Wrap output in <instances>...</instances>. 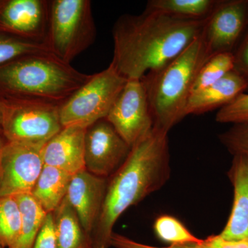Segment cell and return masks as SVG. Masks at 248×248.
Masks as SVG:
<instances>
[{"instance_id": "e0dca14e", "label": "cell", "mask_w": 248, "mask_h": 248, "mask_svg": "<svg viewBox=\"0 0 248 248\" xmlns=\"http://www.w3.org/2000/svg\"><path fill=\"white\" fill-rule=\"evenodd\" d=\"M72 176L56 168L44 166L31 194L46 213H53L64 200Z\"/></svg>"}, {"instance_id": "d6986e66", "label": "cell", "mask_w": 248, "mask_h": 248, "mask_svg": "<svg viewBox=\"0 0 248 248\" xmlns=\"http://www.w3.org/2000/svg\"><path fill=\"white\" fill-rule=\"evenodd\" d=\"M22 215V225L17 239L9 248H32L48 214L31 193L15 196Z\"/></svg>"}, {"instance_id": "9a60e30c", "label": "cell", "mask_w": 248, "mask_h": 248, "mask_svg": "<svg viewBox=\"0 0 248 248\" xmlns=\"http://www.w3.org/2000/svg\"><path fill=\"white\" fill-rule=\"evenodd\" d=\"M228 177L234 187V200L231 215L220 233L231 241L248 239V155H233Z\"/></svg>"}, {"instance_id": "5bb4252c", "label": "cell", "mask_w": 248, "mask_h": 248, "mask_svg": "<svg viewBox=\"0 0 248 248\" xmlns=\"http://www.w3.org/2000/svg\"><path fill=\"white\" fill-rule=\"evenodd\" d=\"M86 129L63 127L45 143L42 149L44 164L62 170L71 175L84 170Z\"/></svg>"}, {"instance_id": "4fadbf2b", "label": "cell", "mask_w": 248, "mask_h": 248, "mask_svg": "<svg viewBox=\"0 0 248 248\" xmlns=\"http://www.w3.org/2000/svg\"><path fill=\"white\" fill-rule=\"evenodd\" d=\"M107 184L108 178L94 175L86 170L72 176L66 198L90 240L102 211Z\"/></svg>"}, {"instance_id": "f546056e", "label": "cell", "mask_w": 248, "mask_h": 248, "mask_svg": "<svg viewBox=\"0 0 248 248\" xmlns=\"http://www.w3.org/2000/svg\"><path fill=\"white\" fill-rule=\"evenodd\" d=\"M110 246L114 248H195V245H182V246H170L169 247L159 248L149 246L114 232L111 236Z\"/></svg>"}, {"instance_id": "83f0119b", "label": "cell", "mask_w": 248, "mask_h": 248, "mask_svg": "<svg viewBox=\"0 0 248 248\" xmlns=\"http://www.w3.org/2000/svg\"><path fill=\"white\" fill-rule=\"evenodd\" d=\"M195 248H248V239L241 241H231L222 237L220 234L210 235L202 239Z\"/></svg>"}, {"instance_id": "ffe728a7", "label": "cell", "mask_w": 248, "mask_h": 248, "mask_svg": "<svg viewBox=\"0 0 248 248\" xmlns=\"http://www.w3.org/2000/svg\"><path fill=\"white\" fill-rule=\"evenodd\" d=\"M218 2L217 0H150L146 9L181 19L201 20L209 17Z\"/></svg>"}, {"instance_id": "6da1fadb", "label": "cell", "mask_w": 248, "mask_h": 248, "mask_svg": "<svg viewBox=\"0 0 248 248\" xmlns=\"http://www.w3.org/2000/svg\"><path fill=\"white\" fill-rule=\"evenodd\" d=\"M207 19H181L146 9L141 14L122 15L112 28L110 63L127 79H141L172 61L200 37Z\"/></svg>"}, {"instance_id": "d6a6232c", "label": "cell", "mask_w": 248, "mask_h": 248, "mask_svg": "<svg viewBox=\"0 0 248 248\" xmlns=\"http://www.w3.org/2000/svg\"><path fill=\"white\" fill-rule=\"evenodd\" d=\"M0 248H4V247H3L2 246H1V244H0Z\"/></svg>"}, {"instance_id": "8fae6325", "label": "cell", "mask_w": 248, "mask_h": 248, "mask_svg": "<svg viewBox=\"0 0 248 248\" xmlns=\"http://www.w3.org/2000/svg\"><path fill=\"white\" fill-rule=\"evenodd\" d=\"M248 27V0H221L202 35L212 55L234 53Z\"/></svg>"}, {"instance_id": "836d02e7", "label": "cell", "mask_w": 248, "mask_h": 248, "mask_svg": "<svg viewBox=\"0 0 248 248\" xmlns=\"http://www.w3.org/2000/svg\"><path fill=\"white\" fill-rule=\"evenodd\" d=\"M88 248H92V247H91V246H90V247H89Z\"/></svg>"}, {"instance_id": "8992f818", "label": "cell", "mask_w": 248, "mask_h": 248, "mask_svg": "<svg viewBox=\"0 0 248 248\" xmlns=\"http://www.w3.org/2000/svg\"><path fill=\"white\" fill-rule=\"evenodd\" d=\"M127 81L111 63L104 71L92 75L86 84L60 106L62 126L88 128L107 118Z\"/></svg>"}, {"instance_id": "2e32d148", "label": "cell", "mask_w": 248, "mask_h": 248, "mask_svg": "<svg viewBox=\"0 0 248 248\" xmlns=\"http://www.w3.org/2000/svg\"><path fill=\"white\" fill-rule=\"evenodd\" d=\"M245 80L234 70L217 82L191 94L186 115H200L225 107L247 91Z\"/></svg>"}, {"instance_id": "3957f363", "label": "cell", "mask_w": 248, "mask_h": 248, "mask_svg": "<svg viewBox=\"0 0 248 248\" xmlns=\"http://www.w3.org/2000/svg\"><path fill=\"white\" fill-rule=\"evenodd\" d=\"M91 76L50 53L24 55L0 65V97L61 106Z\"/></svg>"}, {"instance_id": "5b68a950", "label": "cell", "mask_w": 248, "mask_h": 248, "mask_svg": "<svg viewBox=\"0 0 248 248\" xmlns=\"http://www.w3.org/2000/svg\"><path fill=\"white\" fill-rule=\"evenodd\" d=\"M97 29L90 0L49 1L45 45L54 56L66 63L93 45Z\"/></svg>"}, {"instance_id": "7c38bea8", "label": "cell", "mask_w": 248, "mask_h": 248, "mask_svg": "<svg viewBox=\"0 0 248 248\" xmlns=\"http://www.w3.org/2000/svg\"><path fill=\"white\" fill-rule=\"evenodd\" d=\"M49 1L0 0V32L45 45L48 30Z\"/></svg>"}, {"instance_id": "603a6c76", "label": "cell", "mask_w": 248, "mask_h": 248, "mask_svg": "<svg viewBox=\"0 0 248 248\" xmlns=\"http://www.w3.org/2000/svg\"><path fill=\"white\" fill-rule=\"evenodd\" d=\"M233 53H221L212 55L201 68L192 93L205 89L217 82L234 70Z\"/></svg>"}, {"instance_id": "52a82bcc", "label": "cell", "mask_w": 248, "mask_h": 248, "mask_svg": "<svg viewBox=\"0 0 248 248\" xmlns=\"http://www.w3.org/2000/svg\"><path fill=\"white\" fill-rule=\"evenodd\" d=\"M60 106L0 97L2 136L7 141L45 144L63 128Z\"/></svg>"}, {"instance_id": "9c48e42d", "label": "cell", "mask_w": 248, "mask_h": 248, "mask_svg": "<svg viewBox=\"0 0 248 248\" xmlns=\"http://www.w3.org/2000/svg\"><path fill=\"white\" fill-rule=\"evenodd\" d=\"M106 120L131 148L151 131L154 122L142 79H128Z\"/></svg>"}, {"instance_id": "1f68e13d", "label": "cell", "mask_w": 248, "mask_h": 248, "mask_svg": "<svg viewBox=\"0 0 248 248\" xmlns=\"http://www.w3.org/2000/svg\"><path fill=\"white\" fill-rule=\"evenodd\" d=\"M0 136H2V128H1V115L0 111ZM3 137V136H2Z\"/></svg>"}, {"instance_id": "d4e9b609", "label": "cell", "mask_w": 248, "mask_h": 248, "mask_svg": "<svg viewBox=\"0 0 248 248\" xmlns=\"http://www.w3.org/2000/svg\"><path fill=\"white\" fill-rule=\"evenodd\" d=\"M215 120L221 124H248V93L240 94L217 112Z\"/></svg>"}, {"instance_id": "4dcf8cb0", "label": "cell", "mask_w": 248, "mask_h": 248, "mask_svg": "<svg viewBox=\"0 0 248 248\" xmlns=\"http://www.w3.org/2000/svg\"><path fill=\"white\" fill-rule=\"evenodd\" d=\"M6 142V140L2 136H0V158H1V153Z\"/></svg>"}, {"instance_id": "484cf974", "label": "cell", "mask_w": 248, "mask_h": 248, "mask_svg": "<svg viewBox=\"0 0 248 248\" xmlns=\"http://www.w3.org/2000/svg\"><path fill=\"white\" fill-rule=\"evenodd\" d=\"M219 140L232 155H248V124H234L219 135Z\"/></svg>"}, {"instance_id": "ac0fdd59", "label": "cell", "mask_w": 248, "mask_h": 248, "mask_svg": "<svg viewBox=\"0 0 248 248\" xmlns=\"http://www.w3.org/2000/svg\"><path fill=\"white\" fill-rule=\"evenodd\" d=\"M57 248H88L91 240L66 197L52 213Z\"/></svg>"}, {"instance_id": "7402d4cb", "label": "cell", "mask_w": 248, "mask_h": 248, "mask_svg": "<svg viewBox=\"0 0 248 248\" xmlns=\"http://www.w3.org/2000/svg\"><path fill=\"white\" fill-rule=\"evenodd\" d=\"M154 232L158 239L170 246L195 245L199 239L176 217L164 215L158 217L154 223Z\"/></svg>"}, {"instance_id": "7a4b0ae2", "label": "cell", "mask_w": 248, "mask_h": 248, "mask_svg": "<svg viewBox=\"0 0 248 248\" xmlns=\"http://www.w3.org/2000/svg\"><path fill=\"white\" fill-rule=\"evenodd\" d=\"M168 134L153 127L132 147L120 169L108 178L104 205L91 236L92 248H110L111 236L119 218L169 180L171 167Z\"/></svg>"}, {"instance_id": "30bf717a", "label": "cell", "mask_w": 248, "mask_h": 248, "mask_svg": "<svg viewBox=\"0 0 248 248\" xmlns=\"http://www.w3.org/2000/svg\"><path fill=\"white\" fill-rule=\"evenodd\" d=\"M131 147L106 119L86 129L85 169L99 177L108 178L125 162Z\"/></svg>"}, {"instance_id": "f1b7e54d", "label": "cell", "mask_w": 248, "mask_h": 248, "mask_svg": "<svg viewBox=\"0 0 248 248\" xmlns=\"http://www.w3.org/2000/svg\"><path fill=\"white\" fill-rule=\"evenodd\" d=\"M32 248H57L52 213L48 214Z\"/></svg>"}, {"instance_id": "4316f807", "label": "cell", "mask_w": 248, "mask_h": 248, "mask_svg": "<svg viewBox=\"0 0 248 248\" xmlns=\"http://www.w3.org/2000/svg\"><path fill=\"white\" fill-rule=\"evenodd\" d=\"M233 54L234 71L245 80L248 90V29Z\"/></svg>"}, {"instance_id": "cb8c5ba5", "label": "cell", "mask_w": 248, "mask_h": 248, "mask_svg": "<svg viewBox=\"0 0 248 248\" xmlns=\"http://www.w3.org/2000/svg\"><path fill=\"white\" fill-rule=\"evenodd\" d=\"M50 53L44 44L20 40L0 32V65L31 54Z\"/></svg>"}, {"instance_id": "44dd1931", "label": "cell", "mask_w": 248, "mask_h": 248, "mask_svg": "<svg viewBox=\"0 0 248 248\" xmlns=\"http://www.w3.org/2000/svg\"><path fill=\"white\" fill-rule=\"evenodd\" d=\"M22 225L20 208L15 196L0 197V244L9 248L17 239Z\"/></svg>"}, {"instance_id": "ba28073f", "label": "cell", "mask_w": 248, "mask_h": 248, "mask_svg": "<svg viewBox=\"0 0 248 248\" xmlns=\"http://www.w3.org/2000/svg\"><path fill=\"white\" fill-rule=\"evenodd\" d=\"M44 146L6 141L0 158V197L31 193L45 166Z\"/></svg>"}, {"instance_id": "277c9868", "label": "cell", "mask_w": 248, "mask_h": 248, "mask_svg": "<svg viewBox=\"0 0 248 248\" xmlns=\"http://www.w3.org/2000/svg\"><path fill=\"white\" fill-rule=\"evenodd\" d=\"M212 55L202 34L172 61L142 78L154 128L169 133L186 117L196 79Z\"/></svg>"}]
</instances>
